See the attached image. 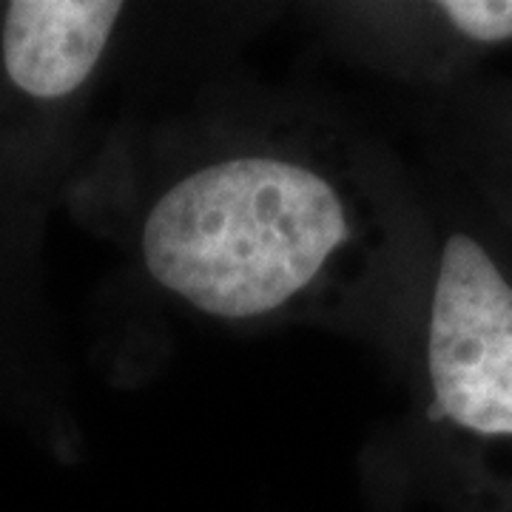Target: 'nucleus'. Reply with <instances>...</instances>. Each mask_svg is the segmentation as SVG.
Masks as SVG:
<instances>
[{
  "mask_svg": "<svg viewBox=\"0 0 512 512\" xmlns=\"http://www.w3.org/2000/svg\"><path fill=\"white\" fill-rule=\"evenodd\" d=\"M302 12L336 55L419 100L456 92L512 52V0L311 3Z\"/></svg>",
  "mask_w": 512,
  "mask_h": 512,
  "instance_id": "7ed1b4c3",
  "label": "nucleus"
},
{
  "mask_svg": "<svg viewBox=\"0 0 512 512\" xmlns=\"http://www.w3.org/2000/svg\"><path fill=\"white\" fill-rule=\"evenodd\" d=\"M433 234L367 473L441 512H512V234L427 163Z\"/></svg>",
  "mask_w": 512,
  "mask_h": 512,
  "instance_id": "f03ea898",
  "label": "nucleus"
},
{
  "mask_svg": "<svg viewBox=\"0 0 512 512\" xmlns=\"http://www.w3.org/2000/svg\"><path fill=\"white\" fill-rule=\"evenodd\" d=\"M77 200L191 316L336 333L399 365L433 234L427 174L325 103L214 89L126 120Z\"/></svg>",
  "mask_w": 512,
  "mask_h": 512,
  "instance_id": "f257e3e1",
  "label": "nucleus"
},
{
  "mask_svg": "<svg viewBox=\"0 0 512 512\" xmlns=\"http://www.w3.org/2000/svg\"><path fill=\"white\" fill-rule=\"evenodd\" d=\"M421 103L424 157L512 234V74H484Z\"/></svg>",
  "mask_w": 512,
  "mask_h": 512,
  "instance_id": "20e7f679",
  "label": "nucleus"
}]
</instances>
